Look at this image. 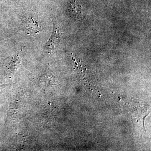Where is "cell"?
<instances>
[{"label":"cell","mask_w":151,"mask_h":151,"mask_svg":"<svg viewBox=\"0 0 151 151\" xmlns=\"http://www.w3.org/2000/svg\"><path fill=\"white\" fill-rule=\"evenodd\" d=\"M14 1H17V0H14Z\"/></svg>","instance_id":"277c9868"},{"label":"cell","mask_w":151,"mask_h":151,"mask_svg":"<svg viewBox=\"0 0 151 151\" xmlns=\"http://www.w3.org/2000/svg\"><path fill=\"white\" fill-rule=\"evenodd\" d=\"M24 27L28 32L32 35L37 34L39 33V27L37 22L32 18L28 19L24 24Z\"/></svg>","instance_id":"7a4b0ae2"},{"label":"cell","mask_w":151,"mask_h":151,"mask_svg":"<svg viewBox=\"0 0 151 151\" xmlns=\"http://www.w3.org/2000/svg\"><path fill=\"white\" fill-rule=\"evenodd\" d=\"M20 63V60L18 55L14 56L8 64V69L10 73H14L17 70Z\"/></svg>","instance_id":"3957f363"},{"label":"cell","mask_w":151,"mask_h":151,"mask_svg":"<svg viewBox=\"0 0 151 151\" xmlns=\"http://www.w3.org/2000/svg\"><path fill=\"white\" fill-rule=\"evenodd\" d=\"M61 37V33L59 29L54 25L53 31L48 41L47 42L44 48L47 50H54L57 48L59 45L60 39Z\"/></svg>","instance_id":"6da1fadb"}]
</instances>
